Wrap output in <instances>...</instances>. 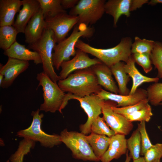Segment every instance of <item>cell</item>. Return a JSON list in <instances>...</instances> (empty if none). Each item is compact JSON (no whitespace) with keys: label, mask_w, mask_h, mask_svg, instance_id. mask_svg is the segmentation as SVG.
<instances>
[{"label":"cell","mask_w":162,"mask_h":162,"mask_svg":"<svg viewBox=\"0 0 162 162\" xmlns=\"http://www.w3.org/2000/svg\"><path fill=\"white\" fill-rule=\"evenodd\" d=\"M23 160L22 159H18L14 160L10 162H23Z\"/></svg>","instance_id":"7bdbcfd3"},{"label":"cell","mask_w":162,"mask_h":162,"mask_svg":"<svg viewBox=\"0 0 162 162\" xmlns=\"http://www.w3.org/2000/svg\"><path fill=\"white\" fill-rule=\"evenodd\" d=\"M18 33L13 26H0V48L4 51L9 48L16 41Z\"/></svg>","instance_id":"484cf974"},{"label":"cell","mask_w":162,"mask_h":162,"mask_svg":"<svg viewBox=\"0 0 162 162\" xmlns=\"http://www.w3.org/2000/svg\"><path fill=\"white\" fill-rule=\"evenodd\" d=\"M22 5L20 0H0V26H13L15 16Z\"/></svg>","instance_id":"ffe728a7"},{"label":"cell","mask_w":162,"mask_h":162,"mask_svg":"<svg viewBox=\"0 0 162 162\" xmlns=\"http://www.w3.org/2000/svg\"><path fill=\"white\" fill-rule=\"evenodd\" d=\"M94 32V27L83 24L76 25L70 35L58 43L54 48L52 56L54 67L59 70L63 62L70 60L71 56L75 55V45L80 38H91Z\"/></svg>","instance_id":"3957f363"},{"label":"cell","mask_w":162,"mask_h":162,"mask_svg":"<svg viewBox=\"0 0 162 162\" xmlns=\"http://www.w3.org/2000/svg\"><path fill=\"white\" fill-rule=\"evenodd\" d=\"M152 64L158 71L157 77L162 78V43L155 42L153 49L150 55Z\"/></svg>","instance_id":"4dcf8cb0"},{"label":"cell","mask_w":162,"mask_h":162,"mask_svg":"<svg viewBox=\"0 0 162 162\" xmlns=\"http://www.w3.org/2000/svg\"><path fill=\"white\" fill-rule=\"evenodd\" d=\"M152 162H161L160 161V159H157L154 160Z\"/></svg>","instance_id":"ee69618b"},{"label":"cell","mask_w":162,"mask_h":162,"mask_svg":"<svg viewBox=\"0 0 162 162\" xmlns=\"http://www.w3.org/2000/svg\"><path fill=\"white\" fill-rule=\"evenodd\" d=\"M61 140L71 151L73 157L84 161L98 162L88 142L86 135L81 132L64 129L60 134Z\"/></svg>","instance_id":"52a82bcc"},{"label":"cell","mask_w":162,"mask_h":162,"mask_svg":"<svg viewBox=\"0 0 162 162\" xmlns=\"http://www.w3.org/2000/svg\"><path fill=\"white\" fill-rule=\"evenodd\" d=\"M135 62L132 56L129 58L128 61L124 65L125 72L131 77L133 80L132 86L130 91L129 95L133 94L138 87L145 82H158L159 78L157 77L151 78L142 74L136 68Z\"/></svg>","instance_id":"44dd1931"},{"label":"cell","mask_w":162,"mask_h":162,"mask_svg":"<svg viewBox=\"0 0 162 162\" xmlns=\"http://www.w3.org/2000/svg\"><path fill=\"white\" fill-rule=\"evenodd\" d=\"M147 99L154 106L160 105L162 101V83L155 82L147 89Z\"/></svg>","instance_id":"f1b7e54d"},{"label":"cell","mask_w":162,"mask_h":162,"mask_svg":"<svg viewBox=\"0 0 162 162\" xmlns=\"http://www.w3.org/2000/svg\"><path fill=\"white\" fill-rule=\"evenodd\" d=\"M155 42L153 40L141 39L137 36L135 37L134 41L131 45L132 54L148 53L150 55L154 48Z\"/></svg>","instance_id":"83f0119b"},{"label":"cell","mask_w":162,"mask_h":162,"mask_svg":"<svg viewBox=\"0 0 162 162\" xmlns=\"http://www.w3.org/2000/svg\"><path fill=\"white\" fill-rule=\"evenodd\" d=\"M4 79V76L3 75L0 74V85L2 84L3 79Z\"/></svg>","instance_id":"b9f144b4"},{"label":"cell","mask_w":162,"mask_h":162,"mask_svg":"<svg viewBox=\"0 0 162 162\" xmlns=\"http://www.w3.org/2000/svg\"><path fill=\"white\" fill-rule=\"evenodd\" d=\"M140 135L141 141L140 155L143 156L146 152L153 145L151 142L147 133L145 122H142L138 124V128Z\"/></svg>","instance_id":"836d02e7"},{"label":"cell","mask_w":162,"mask_h":162,"mask_svg":"<svg viewBox=\"0 0 162 162\" xmlns=\"http://www.w3.org/2000/svg\"><path fill=\"white\" fill-rule=\"evenodd\" d=\"M153 115L152 108L148 103L145 106L133 114L124 116L129 121L148 122Z\"/></svg>","instance_id":"1f68e13d"},{"label":"cell","mask_w":162,"mask_h":162,"mask_svg":"<svg viewBox=\"0 0 162 162\" xmlns=\"http://www.w3.org/2000/svg\"><path fill=\"white\" fill-rule=\"evenodd\" d=\"M124 64L123 62H120L112 66L110 68L118 83L119 94L128 95L130 91L128 88L127 85L130 79L124 70Z\"/></svg>","instance_id":"cb8c5ba5"},{"label":"cell","mask_w":162,"mask_h":162,"mask_svg":"<svg viewBox=\"0 0 162 162\" xmlns=\"http://www.w3.org/2000/svg\"><path fill=\"white\" fill-rule=\"evenodd\" d=\"M79 0H61V4L63 9H72L78 3Z\"/></svg>","instance_id":"8d00e7d4"},{"label":"cell","mask_w":162,"mask_h":162,"mask_svg":"<svg viewBox=\"0 0 162 162\" xmlns=\"http://www.w3.org/2000/svg\"><path fill=\"white\" fill-rule=\"evenodd\" d=\"M132 55L135 62L142 67L146 73H147L152 70V66L150 54L135 53Z\"/></svg>","instance_id":"e575fe53"},{"label":"cell","mask_w":162,"mask_h":162,"mask_svg":"<svg viewBox=\"0 0 162 162\" xmlns=\"http://www.w3.org/2000/svg\"><path fill=\"white\" fill-rule=\"evenodd\" d=\"M57 84L64 92L81 97L98 94L102 89L91 67L76 70Z\"/></svg>","instance_id":"6da1fadb"},{"label":"cell","mask_w":162,"mask_h":162,"mask_svg":"<svg viewBox=\"0 0 162 162\" xmlns=\"http://www.w3.org/2000/svg\"><path fill=\"white\" fill-rule=\"evenodd\" d=\"M67 100H76L80 102V106L87 115L88 118L86 122L80 125L81 133L87 135L91 133V124L102 113V109L105 100L97 94H92L84 97L76 96L68 93Z\"/></svg>","instance_id":"9c48e42d"},{"label":"cell","mask_w":162,"mask_h":162,"mask_svg":"<svg viewBox=\"0 0 162 162\" xmlns=\"http://www.w3.org/2000/svg\"><path fill=\"white\" fill-rule=\"evenodd\" d=\"M148 0H131L130 10L133 11L139 8L144 4L148 3Z\"/></svg>","instance_id":"74e56055"},{"label":"cell","mask_w":162,"mask_h":162,"mask_svg":"<svg viewBox=\"0 0 162 162\" xmlns=\"http://www.w3.org/2000/svg\"><path fill=\"white\" fill-rule=\"evenodd\" d=\"M127 149L129 154L133 160L139 158L140 157L141 141L139 131L138 128L132 133L130 137L126 140Z\"/></svg>","instance_id":"4316f807"},{"label":"cell","mask_w":162,"mask_h":162,"mask_svg":"<svg viewBox=\"0 0 162 162\" xmlns=\"http://www.w3.org/2000/svg\"><path fill=\"white\" fill-rule=\"evenodd\" d=\"M133 162H146L144 157H140L139 158L133 160Z\"/></svg>","instance_id":"60d3db41"},{"label":"cell","mask_w":162,"mask_h":162,"mask_svg":"<svg viewBox=\"0 0 162 162\" xmlns=\"http://www.w3.org/2000/svg\"><path fill=\"white\" fill-rule=\"evenodd\" d=\"M40 111L38 109L32 112L31 115L33 119L30 126L18 131L16 136L35 142H39L41 146L45 148H51L60 144L62 142L60 135L49 134L42 129L41 124L44 115L43 113H40Z\"/></svg>","instance_id":"5b68a950"},{"label":"cell","mask_w":162,"mask_h":162,"mask_svg":"<svg viewBox=\"0 0 162 162\" xmlns=\"http://www.w3.org/2000/svg\"><path fill=\"white\" fill-rule=\"evenodd\" d=\"M22 1V7L19 12L13 26L18 33H24L28 23L40 8V4L38 0Z\"/></svg>","instance_id":"2e32d148"},{"label":"cell","mask_w":162,"mask_h":162,"mask_svg":"<svg viewBox=\"0 0 162 162\" xmlns=\"http://www.w3.org/2000/svg\"><path fill=\"white\" fill-rule=\"evenodd\" d=\"M160 105H162V101L161 102V103L160 104Z\"/></svg>","instance_id":"bcb514c9"},{"label":"cell","mask_w":162,"mask_h":162,"mask_svg":"<svg viewBox=\"0 0 162 162\" xmlns=\"http://www.w3.org/2000/svg\"><path fill=\"white\" fill-rule=\"evenodd\" d=\"M87 54L81 50L77 49L73 58L63 62L60 66L61 70L58 76L60 80L66 78L70 74L76 70L90 68L102 63L96 58H90Z\"/></svg>","instance_id":"7c38bea8"},{"label":"cell","mask_w":162,"mask_h":162,"mask_svg":"<svg viewBox=\"0 0 162 162\" xmlns=\"http://www.w3.org/2000/svg\"><path fill=\"white\" fill-rule=\"evenodd\" d=\"M91 130V133L105 135L110 138L116 134L115 132L110 128L103 117L100 116L92 124Z\"/></svg>","instance_id":"f546056e"},{"label":"cell","mask_w":162,"mask_h":162,"mask_svg":"<svg viewBox=\"0 0 162 162\" xmlns=\"http://www.w3.org/2000/svg\"><path fill=\"white\" fill-rule=\"evenodd\" d=\"M105 0H80L78 4L70 9L69 14L77 16V24L88 25L95 24L105 13Z\"/></svg>","instance_id":"ba28073f"},{"label":"cell","mask_w":162,"mask_h":162,"mask_svg":"<svg viewBox=\"0 0 162 162\" xmlns=\"http://www.w3.org/2000/svg\"><path fill=\"white\" fill-rule=\"evenodd\" d=\"M102 99L112 101L117 104L116 107H125L134 105L147 99L146 90L138 88L132 95H122L115 94L102 88L97 94Z\"/></svg>","instance_id":"5bb4252c"},{"label":"cell","mask_w":162,"mask_h":162,"mask_svg":"<svg viewBox=\"0 0 162 162\" xmlns=\"http://www.w3.org/2000/svg\"><path fill=\"white\" fill-rule=\"evenodd\" d=\"M158 3L162 4V0H152L148 4L154 5Z\"/></svg>","instance_id":"f35d334b"},{"label":"cell","mask_w":162,"mask_h":162,"mask_svg":"<svg viewBox=\"0 0 162 162\" xmlns=\"http://www.w3.org/2000/svg\"><path fill=\"white\" fill-rule=\"evenodd\" d=\"M45 19L66 12L62 6L61 0H38Z\"/></svg>","instance_id":"d4e9b609"},{"label":"cell","mask_w":162,"mask_h":162,"mask_svg":"<svg viewBox=\"0 0 162 162\" xmlns=\"http://www.w3.org/2000/svg\"><path fill=\"white\" fill-rule=\"evenodd\" d=\"M131 0H109L104 6L105 12L113 19V26L115 27L120 17L124 15L127 17L130 15Z\"/></svg>","instance_id":"7402d4cb"},{"label":"cell","mask_w":162,"mask_h":162,"mask_svg":"<svg viewBox=\"0 0 162 162\" xmlns=\"http://www.w3.org/2000/svg\"><path fill=\"white\" fill-rule=\"evenodd\" d=\"M113 102L110 100L105 101L102 109L103 117L116 134L127 135L132 130L133 124L124 116L112 110L111 106Z\"/></svg>","instance_id":"8fae6325"},{"label":"cell","mask_w":162,"mask_h":162,"mask_svg":"<svg viewBox=\"0 0 162 162\" xmlns=\"http://www.w3.org/2000/svg\"><path fill=\"white\" fill-rule=\"evenodd\" d=\"M86 138L94 154L100 161V158L109 147L110 138L92 133L88 135H86Z\"/></svg>","instance_id":"603a6c76"},{"label":"cell","mask_w":162,"mask_h":162,"mask_svg":"<svg viewBox=\"0 0 162 162\" xmlns=\"http://www.w3.org/2000/svg\"><path fill=\"white\" fill-rule=\"evenodd\" d=\"M91 67L97 77L100 85L106 91L116 94L119 93L118 87L112 77L110 67L102 62Z\"/></svg>","instance_id":"ac0fdd59"},{"label":"cell","mask_w":162,"mask_h":162,"mask_svg":"<svg viewBox=\"0 0 162 162\" xmlns=\"http://www.w3.org/2000/svg\"><path fill=\"white\" fill-rule=\"evenodd\" d=\"M148 102V100L147 99L134 105L121 107H116V103L115 104L114 103L111 106V108L115 112L124 116L131 115L142 108L145 106Z\"/></svg>","instance_id":"d6a6232c"},{"label":"cell","mask_w":162,"mask_h":162,"mask_svg":"<svg viewBox=\"0 0 162 162\" xmlns=\"http://www.w3.org/2000/svg\"><path fill=\"white\" fill-rule=\"evenodd\" d=\"M46 28L52 30L56 43L65 38L68 32L78 23L79 18L67 14V12L61 13L52 17L45 19Z\"/></svg>","instance_id":"30bf717a"},{"label":"cell","mask_w":162,"mask_h":162,"mask_svg":"<svg viewBox=\"0 0 162 162\" xmlns=\"http://www.w3.org/2000/svg\"><path fill=\"white\" fill-rule=\"evenodd\" d=\"M109 147L100 159L101 162H110L114 159H118L127 151L125 136L116 134L110 137Z\"/></svg>","instance_id":"e0dca14e"},{"label":"cell","mask_w":162,"mask_h":162,"mask_svg":"<svg viewBox=\"0 0 162 162\" xmlns=\"http://www.w3.org/2000/svg\"><path fill=\"white\" fill-rule=\"evenodd\" d=\"M4 55L20 60H32L36 64H42L41 57L37 52L32 51L16 41L8 49L4 51Z\"/></svg>","instance_id":"d6986e66"},{"label":"cell","mask_w":162,"mask_h":162,"mask_svg":"<svg viewBox=\"0 0 162 162\" xmlns=\"http://www.w3.org/2000/svg\"><path fill=\"white\" fill-rule=\"evenodd\" d=\"M132 40L128 37L123 38L116 46L108 49L94 47L79 39L75 48L95 56L102 63L110 67L121 61L126 63L132 55Z\"/></svg>","instance_id":"7a4b0ae2"},{"label":"cell","mask_w":162,"mask_h":162,"mask_svg":"<svg viewBox=\"0 0 162 162\" xmlns=\"http://www.w3.org/2000/svg\"><path fill=\"white\" fill-rule=\"evenodd\" d=\"M46 22L41 9L32 17L25 30V42L31 44L38 40L46 28Z\"/></svg>","instance_id":"9a60e30c"},{"label":"cell","mask_w":162,"mask_h":162,"mask_svg":"<svg viewBox=\"0 0 162 162\" xmlns=\"http://www.w3.org/2000/svg\"><path fill=\"white\" fill-rule=\"evenodd\" d=\"M56 42L52 31L45 29L41 38L34 43L28 45L29 49L37 52L40 56L43 71L54 82L60 80L55 72L52 61V50Z\"/></svg>","instance_id":"8992f818"},{"label":"cell","mask_w":162,"mask_h":162,"mask_svg":"<svg viewBox=\"0 0 162 162\" xmlns=\"http://www.w3.org/2000/svg\"><path fill=\"white\" fill-rule=\"evenodd\" d=\"M6 162H10V160H8L6 161Z\"/></svg>","instance_id":"f6af8a7d"},{"label":"cell","mask_w":162,"mask_h":162,"mask_svg":"<svg viewBox=\"0 0 162 162\" xmlns=\"http://www.w3.org/2000/svg\"><path fill=\"white\" fill-rule=\"evenodd\" d=\"M36 79L39 82L38 88L41 86L43 92L44 101L40 106V110L52 113L58 111L62 113V110L68 104L66 94L44 71L37 74Z\"/></svg>","instance_id":"277c9868"},{"label":"cell","mask_w":162,"mask_h":162,"mask_svg":"<svg viewBox=\"0 0 162 162\" xmlns=\"http://www.w3.org/2000/svg\"><path fill=\"white\" fill-rule=\"evenodd\" d=\"M146 162H152L162 157V143H158L153 145L144 155Z\"/></svg>","instance_id":"d590c367"},{"label":"cell","mask_w":162,"mask_h":162,"mask_svg":"<svg viewBox=\"0 0 162 162\" xmlns=\"http://www.w3.org/2000/svg\"><path fill=\"white\" fill-rule=\"evenodd\" d=\"M29 65L28 61L8 57L4 65L0 64V74L4 76L0 87L3 88L10 87L19 75L26 70Z\"/></svg>","instance_id":"4fadbf2b"},{"label":"cell","mask_w":162,"mask_h":162,"mask_svg":"<svg viewBox=\"0 0 162 162\" xmlns=\"http://www.w3.org/2000/svg\"><path fill=\"white\" fill-rule=\"evenodd\" d=\"M128 150L126 154V158L124 162H130L131 159H132L130 155L129 154H128Z\"/></svg>","instance_id":"ab89813d"}]
</instances>
